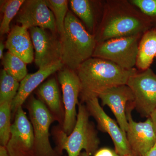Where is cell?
Returning a JSON list of instances; mask_svg holds the SVG:
<instances>
[{"label":"cell","instance_id":"obj_13","mask_svg":"<svg viewBox=\"0 0 156 156\" xmlns=\"http://www.w3.org/2000/svg\"><path fill=\"white\" fill-rule=\"evenodd\" d=\"M16 21L28 29L39 27L54 34L57 33L55 17L45 0L25 1L17 14Z\"/></svg>","mask_w":156,"mask_h":156},{"label":"cell","instance_id":"obj_23","mask_svg":"<svg viewBox=\"0 0 156 156\" xmlns=\"http://www.w3.org/2000/svg\"><path fill=\"white\" fill-rule=\"evenodd\" d=\"M47 5L53 12L55 17L57 33L59 36L63 34L66 17L68 12V3L66 0H45Z\"/></svg>","mask_w":156,"mask_h":156},{"label":"cell","instance_id":"obj_19","mask_svg":"<svg viewBox=\"0 0 156 156\" xmlns=\"http://www.w3.org/2000/svg\"><path fill=\"white\" fill-rule=\"evenodd\" d=\"M20 82L8 73L5 70H2L0 77V104L12 101L17 95Z\"/></svg>","mask_w":156,"mask_h":156},{"label":"cell","instance_id":"obj_17","mask_svg":"<svg viewBox=\"0 0 156 156\" xmlns=\"http://www.w3.org/2000/svg\"><path fill=\"white\" fill-rule=\"evenodd\" d=\"M37 94L53 115L55 121L62 126L64 117V110L60 99L59 89L55 78L49 79L38 88Z\"/></svg>","mask_w":156,"mask_h":156},{"label":"cell","instance_id":"obj_20","mask_svg":"<svg viewBox=\"0 0 156 156\" xmlns=\"http://www.w3.org/2000/svg\"><path fill=\"white\" fill-rule=\"evenodd\" d=\"M4 70L20 82L27 75V63L21 58L8 52L2 59Z\"/></svg>","mask_w":156,"mask_h":156},{"label":"cell","instance_id":"obj_18","mask_svg":"<svg viewBox=\"0 0 156 156\" xmlns=\"http://www.w3.org/2000/svg\"><path fill=\"white\" fill-rule=\"evenodd\" d=\"M156 55V30H149L143 34L138 46L136 67L142 71L149 68Z\"/></svg>","mask_w":156,"mask_h":156},{"label":"cell","instance_id":"obj_10","mask_svg":"<svg viewBox=\"0 0 156 156\" xmlns=\"http://www.w3.org/2000/svg\"><path fill=\"white\" fill-rule=\"evenodd\" d=\"M29 30L35 50V62L39 69L61 61V42L56 34L39 27Z\"/></svg>","mask_w":156,"mask_h":156},{"label":"cell","instance_id":"obj_28","mask_svg":"<svg viewBox=\"0 0 156 156\" xmlns=\"http://www.w3.org/2000/svg\"><path fill=\"white\" fill-rule=\"evenodd\" d=\"M149 118H150L153 124L156 132V108L152 113Z\"/></svg>","mask_w":156,"mask_h":156},{"label":"cell","instance_id":"obj_5","mask_svg":"<svg viewBox=\"0 0 156 156\" xmlns=\"http://www.w3.org/2000/svg\"><path fill=\"white\" fill-rule=\"evenodd\" d=\"M142 35L110 39L97 43L92 57L106 59L125 69L134 68Z\"/></svg>","mask_w":156,"mask_h":156},{"label":"cell","instance_id":"obj_24","mask_svg":"<svg viewBox=\"0 0 156 156\" xmlns=\"http://www.w3.org/2000/svg\"><path fill=\"white\" fill-rule=\"evenodd\" d=\"M11 104L5 102L0 104V144L6 146L11 134Z\"/></svg>","mask_w":156,"mask_h":156},{"label":"cell","instance_id":"obj_11","mask_svg":"<svg viewBox=\"0 0 156 156\" xmlns=\"http://www.w3.org/2000/svg\"><path fill=\"white\" fill-rule=\"evenodd\" d=\"M134 108L132 102H129L126 109L128 123L126 136L132 154L136 156H143L155 144L156 132L150 118L144 122L133 120L131 112Z\"/></svg>","mask_w":156,"mask_h":156},{"label":"cell","instance_id":"obj_8","mask_svg":"<svg viewBox=\"0 0 156 156\" xmlns=\"http://www.w3.org/2000/svg\"><path fill=\"white\" fill-rule=\"evenodd\" d=\"M57 78L61 86L64 105V119L61 127L69 135L72 132L76 122V106L79 103L80 82L76 73L66 67L58 71Z\"/></svg>","mask_w":156,"mask_h":156},{"label":"cell","instance_id":"obj_16","mask_svg":"<svg viewBox=\"0 0 156 156\" xmlns=\"http://www.w3.org/2000/svg\"><path fill=\"white\" fill-rule=\"evenodd\" d=\"M28 30L22 26H15L10 30L5 44L9 52L27 64L31 63L35 57L33 44Z\"/></svg>","mask_w":156,"mask_h":156},{"label":"cell","instance_id":"obj_33","mask_svg":"<svg viewBox=\"0 0 156 156\" xmlns=\"http://www.w3.org/2000/svg\"></svg>","mask_w":156,"mask_h":156},{"label":"cell","instance_id":"obj_25","mask_svg":"<svg viewBox=\"0 0 156 156\" xmlns=\"http://www.w3.org/2000/svg\"><path fill=\"white\" fill-rule=\"evenodd\" d=\"M130 2L147 17L156 16V0H132Z\"/></svg>","mask_w":156,"mask_h":156},{"label":"cell","instance_id":"obj_7","mask_svg":"<svg viewBox=\"0 0 156 156\" xmlns=\"http://www.w3.org/2000/svg\"><path fill=\"white\" fill-rule=\"evenodd\" d=\"M127 86L131 89L132 103L142 117L149 118L156 108V74L150 69L137 72L129 78Z\"/></svg>","mask_w":156,"mask_h":156},{"label":"cell","instance_id":"obj_31","mask_svg":"<svg viewBox=\"0 0 156 156\" xmlns=\"http://www.w3.org/2000/svg\"><path fill=\"white\" fill-rule=\"evenodd\" d=\"M78 156H90L89 155V154L87 153L86 152H85V151H84L80 153V154Z\"/></svg>","mask_w":156,"mask_h":156},{"label":"cell","instance_id":"obj_26","mask_svg":"<svg viewBox=\"0 0 156 156\" xmlns=\"http://www.w3.org/2000/svg\"><path fill=\"white\" fill-rule=\"evenodd\" d=\"M115 151L107 147H104L98 150L94 156H119Z\"/></svg>","mask_w":156,"mask_h":156},{"label":"cell","instance_id":"obj_1","mask_svg":"<svg viewBox=\"0 0 156 156\" xmlns=\"http://www.w3.org/2000/svg\"><path fill=\"white\" fill-rule=\"evenodd\" d=\"M149 17L127 1H110L95 37L97 43L110 39L143 34L149 30Z\"/></svg>","mask_w":156,"mask_h":156},{"label":"cell","instance_id":"obj_6","mask_svg":"<svg viewBox=\"0 0 156 156\" xmlns=\"http://www.w3.org/2000/svg\"><path fill=\"white\" fill-rule=\"evenodd\" d=\"M27 108L33 129L35 156H61L50 144L49 129L55 120L44 103L32 96Z\"/></svg>","mask_w":156,"mask_h":156},{"label":"cell","instance_id":"obj_30","mask_svg":"<svg viewBox=\"0 0 156 156\" xmlns=\"http://www.w3.org/2000/svg\"><path fill=\"white\" fill-rule=\"evenodd\" d=\"M5 47V45L4 44L3 42L1 41L0 43V58L2 59L3 57H4V54H3V52H4V49Z\"/></svg>","mask_w":156,"mask_h":156},{"label":"cell","instance_id":"obj_32","mask_svg":"<svg viewBox=\"0 0 156 156\" xmlns=\"http://www.w3.org/2000/svg\"><path fill=\"white\" fill-rule=\"evenodd\" d=\"M127 156H136L134 155V154H130L128 155Z\"/></svg>","mask_w":156,"mask_h":156},{"label":"cell","instance_id":"obj_29","mask_svg":"<svg viewBox=\"0 0 156 156\" xmlns=\"http://www.w3.org/2000/svg\"><path fill=\"white\" fill-rule=\"evenodd\" d=\"M143 156H156V143L151 149Z\"/></svg>","mask_w":156,"mask_h":156},{"label":"cell","instance_id":"obj_3","mask_svg":"<svg viewBox=\"0 0 156 156\" xmlns=\"http://www.w3.org/2000/svg\"><path fill=\"white\" fill-rule=\"evenodd\" d=\"M77 120L73 130L68 135L61 126L53 128V137L56 142L55 150L60 156L62 151L67 152V156H78L84 150L90 156L94 155L98 150L100 140L86 105L80 102L78 104Z\"/></svg>","mask_w":156,"mask_h":156},{"label":"cell","instance_id":"obj_22","mask_svg":"<svg viewBox=\"0 0 156 156\" xmlns=\"http://www.w3.org/2000/svg\"><path fill=\"white\" fill-rule=\"evenodd\" d=\"M69 4L74 13L85 23L88 29L93 30L95 20L90 2L88 0H71Z\"/></svg>","mask_w":156,"mask_h":156},{"label":"cell","instance_id":"obj_34","mask_svg":"<svg viewBox=\"0 0 156 156\" xmlns=\"http://www.w3.org/2000/svg\"><path fill=\"white\" fill-rule=\"evenodd\" d=\"M119 156H120V155Z\"/></svg>","mask_w":156,"mask_h":156},{"label":"cell","instance_id":"obj_14","mask_svg":"<svg viewBox=\"0 0 156 156\" xmlns=\"http://www.w3.org/2000/svg\"><path fill=\"white\" fill-rule=\"evenodd\" d=\"M102 106L107 105L111 109L117 123L124 132H127L128 123L126 115L127 105L134 100L131 89L127 85L109 88L98 95Z\"/></svg>","mask_w":156,"mask_h":156},{"label":"cell","instance_id":"obj_21","mask_svg":"<svg viewBox=\"0 0 156 156\" xmlns=\"http://www.w3.org/2000/svg\"><path fill=\"white\" fill-rule=\"evenodd\" d=\"M25 1V0L2 1L1 10L3 13V17L0 26L1 35L10 32V24L11 20L17 15Z\"/></svg>","mask_w":156,"mask_h":156},{"label":"cell","instance_id":"obj_2","mask_svg":"<svg viewBox=\"0 0 156 156\" xmlns=\"http://www.w3.org/2000/svg\"><path fill=\"white\" fill-rule=\"evenodd\" d=\"M81 84L80 103L84 104L112 87L127 85L129 78L137 72L127 69L102 58L91 57L83 62L76 72Z\"/></svg>","mask_w":156,"mask_h":156},{"label":"cell","instance_id":"obj_4","mask_svg":"<svg viewBox=\"0 0 156 156\" xmlns=\"http://www.w3.org/2000/svg\"><path fill=\"white\" fill-rule=\"evenodd\" d=\"M59 38L61 61L66 67L75 72L83 62L92 57L97 44L95 36L89 33L69 11L66 17L64 32Z\"/></svg>","mask_w":156,"mask_h":156},{"label":"cell","instance_id":"obj_27","mask_svg":"<svg viewBox=\"0 0 156 156\" xmlns=\"http://www.w3.org/2000/svg\"><path fill=\"white\" fill-rule=\"evenodd\" d=\"M0 156H10L6 146L0 145Z\"/></svg>","mask_w":156,"mask_h":156},{"label":"cell","instance_id":"obj_9","mask_svg":"<svg viewBox=\"0 0 156 156\" xmlns=\"http://www.w3.org/2000/svg\"><path fill=\"white\" fill-rule=\"evenodd\" d=\"M6 145L10 156H35L33 129L22 106L17 110Z\"/></svg>","mask_w":156,"mask_h":156},{"label":"cell","instance_id":"obj_12","mask_svg":"<svg viewBox=\"0 0 156 156\" xmlns=\"http://www.w3.org/2000/svg\"><path fill=\"white\" fill-rule=\"evenodd\" d=\"M86 104L89 115L96 121L98 129L107 133L112 138L116 152L121 156L132 154L126 133L121 129L118 123L105 112L99 104L98 98L88 101Z\"/></svg>","mask_w":156,"mask_h":156},{"label":"cell","instance_id":"obj_15","mask_svg":"<svg viewBox=\"0 0 156 156\" xmlns=\"http://www.w3.org/2000/svg\"><path fill=\"white\" fill-rule=\"evenodd\" d=\"M62 61L44 68L39 69L36 72L27 74L20 82L17 95L11 103L12 116L14 117L17 110L25 102L35 89L38 88L43 82L51 75L64 67Z\"/></svg>","mask_w":156,"mask_h":156},{"label":"cell","instance_id":"obj_35","mask_svg":"<svg viewBox=\"0 0 156 156\" xmlns=\"http://www.w3.org/2000/svg\"></svg>","mask_w":156,"mask_h":156}]
</instances>
